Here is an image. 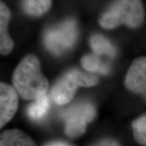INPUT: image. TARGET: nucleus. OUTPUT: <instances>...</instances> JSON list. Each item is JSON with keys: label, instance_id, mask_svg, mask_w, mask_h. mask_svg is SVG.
I'll return each mask as SVG.
<instances>
[{"label": "nucleus", "instance_id": "f257e3e1", "mask_svg": "<svg viewBox=\"0 0 146 146\" xmlns=\"http://www.w3.org/2000/svg\"><path fill=\"white\" fill-rule=\"evenodd\" d=\"M12 82L16 92L26 100H35L46 94L49 87L47 79L41 72L40 62L33 54L27 55L18 64Z\"/></svg>", "mask_w": 146, "mask_h": 146}, {"label": "nucleus", "instance_id": "f03ea898", "mask_svg": "<svg viewBox=\"0 0 146 146\" xmlns=\"http://www.w3.org/2000/svg\"><path fill=\"white\" fill-rule=\"evenodd\" d=\"M145 15L141 0H115L100 17L99 24L106 29H112L121 25L137 29L142 25Z\"/></svg>", "mask_w": 146, "mask_h": 146}, {"label": "nucleus", "instance_id": "7ed1b4c3", "mask_svg": "<svg viewBox=\"0 0 146 146\" xmlns=\"http://www.w3.org/2000/svg\"><path fill=\"white\" fill-rule=\"evenodd\" d=\"M78 37V27L74 19H67L48 28L43 35V42L48 51L61 55L71 50Z\"/></svg>", "mask_w": 146, "mask_h": 146}, {"label": "nucleus", "instance_id": "20e7f679", "mask_svg": "<svg viewBox=\"0 0 146 146\" xmlns=\"http://www.w3.org/2000/svg\"><path fill=\"white\" fill-rule=\"evenodd\" d=\"M98 82L97 76L84 73L78 69H72L54 84L51 97L57 104L65 105L72 99L77 88L94 86Z\"/></svg>", "mask_w": 146, "mask_h": 146}, {"label": "nucleus", "instance_id": "39448f33", "mask_svg": "<svg viewBox=\"0 0 146 146\" xmlns=\"http://www.w3.org/2000/svg\"><path fill=\"white\" fill-rule=\"evenodd\" d=\"M95 115V107L89 102L82 101L71 106L63 113L66 134L72 138L81 136Z\"/></svg>", "mask_w": 146, "mask_h": 146}, {"label": "nucleus", "instance_id": "423d86ee", "mask_svg": "<svg viewBox=\"0 0 146 146\" xmlns=\"http://www.w3.org/2000/svg\"><path fill=\"white\" fill-rule=\"evenodd\" d=\"M125 85L146 100V57L137 58L131 63L126 76Z\"/></svg>", "mask_w": 146, "mask_h": 146}, {"label": "nucleus", "instance_id": "0eeeda50", "mask_svg": "<svg viewBox=\"0 0 146 146\" xmlns=\"http://www.w3.org/2000/svg\"><path fill=\"white\" fill-rule=\"evenodd\" d=\"M15 88L5 83L0 84V127L9 122L16 113L18 97Z\"/></svg>", "mask_w": 146, "mask_h": 146}, {"label": "nucleus", "instance_id": "6e6552de", "mask_svg": "<svg viewBox=\"0 0 146 146\" xmlns=\"http://www.w3.org/2000/svg\"><path fill=\"white\" fill-rule=\"evenodd\" d=\"M11 13L3 2L0 3V51L3 55H6L11 51L14 43L8 33V24Z\"/></svg>", "mask_w": 146, "mask_h": 146}, {"label": "nucleus", "instance_id": "1a4fd4ad", "mask_svg": "<svg viewBox=\"0 0 146 146\" xmlns=\"http://www.w3.org/2000/svg\"><path fill=\"white\" fill-rule=\"evenodd\" d=\"M0 146H36L30 136L18 129L7 130L0 136Z\"/></svg>", "mask_w": 146, "mask_h": 146}, {"label": "nucleus", "instance_id": "9d476101", "mask_svg": "<svg viewBox=\"0 0 146 146\" xmlns=\"http://www.w3.org/2000/svg\"><path fill=\"white\" fill-rule=\"evenodd\" d=\"M91 48L97 55H106L114 58L116 55V49L115 46L102 34L95 33L89 39Z\"/></svg>", "mask_w": 146, "mask_h": 146}, {"label": "nucleus", "instance_id": "9b49d317", "mask_svg": "<svg viewBox=\"0 0 146 146\" xmlns=\"http://www.w3.org/2000/svg\"><path fill=\"white\" fill-rule=\"evenodd\" d=\"M50 105V99L47 94H45L34 100L27 107V115L33 121H42L49 111Z\"/></svg>", "mask_w": 146, "mask_h": 146}, {"label": "nucleus", "instance_id": "f8f14e48", "mask_svg": "<svg viewBox=\"0 0 146 146\" xmlns=\"http://www.w3.org/2000/svg\"><path fill=\"white\" fill-rule=\"evenodd\" d=\"M21 6L27 15L37 17L50 10L51 0H22Z\"/></svg>", "mask_w": 146, "mask_h": 146}, {"label": "nucleus", "instance_id": "ddd939ff", "mask_svg": "<svg viewBox=\"0 0 146 146\" xmlns=\"http://www.w3.org/2000/svg\"><path fill=\"white\" fill-rule=\"evenodd\" d=\"M81 65L89 72H98L107 75L110 72V66L100 59L97 54H87L81 58Z\"/></svg>", "mask_w": 146, "mask_h": 146}, {"label": "nucleus", "instance_id": "4468645a", "mask_svg": "<svg viewBox=\"0 0 146 146\" xmlns=\"http://www.w3.org/2000/svg\"><path fill=\"white\" fill-rule=\"evenodd\" d=\"M131 126L136 142L146 146V114L135 120Z\"/></svg>", "mask_w": 146, "mask_h": 146}, {"label": "nucleus", "instance_id": "2eb2a0df", "mask_svg": "<svg viewBox=\"0 0 146 146\" xmlns=\"http://www.w3.org/2000/svg\"><path fill=\"white\" fill-rule=\"evenodd\" d=\"M94 146H119V145L113 140H103L96 144Z\"/></svg>", "mask_w": 146, "mask_h": 146}, {"label": "nucleus", "instance_id": "dca6fc26", "mask_svg": "<svg viewBox=\"0 0 146 146\" xmlns=\"http://www.w3.org/2000/svg\"><path fill=\"white\" fill-rule=\"evenodd\" d=\"M45 146H71L67 143L63 142V141H52V142H49L47 143Z\"/></svg>", "mask_w": 146, "mask_h": 146}]
</instances>
